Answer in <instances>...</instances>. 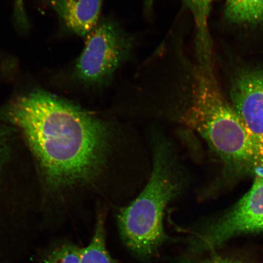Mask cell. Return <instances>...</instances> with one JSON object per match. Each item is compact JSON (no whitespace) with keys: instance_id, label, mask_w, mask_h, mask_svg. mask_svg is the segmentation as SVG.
I'll list each match as a JSON object with an SVG mask.
<instances>
[{"instance_id":"cell-1","label":"cell","mask_w":263,"mask_h":263,"mask_svg":"<svg viewBox=\"0 0 263 263\" xmlns=\"http://www.w3.org/2000/svg\"><path fill=\"white\" fill-rule=\"evenodd\" d=\"M3 113L54 186L111 197L129 146L122 124L41 90L16 98Z\"/></svg>"},{"instance_id":"cell-2","label":"cell","mask_w":263,"mask_h":263,"mask_svg":"<svg viewBox=\"0 0 263 263\" xmlns=\"http://www.w3.org/2000/svg\"><path fill=\"white\" fill-rule=\"evenodd\" d=\"M197 58L189 103L174 119L199 134L229 168L243 173L263 169V138L249 130L223 97L212 57Z\"/></svg>"},{"instance_id":"cell-3","label":"cell","mask_w":263,"mask_h":263,"mask_svg":"<svg viewBox=\"0 0 263 263\" xmlns=\"http://www.w3.org/2000/svg\"><path fill=\"white\" fill-rule=\"evenodd\" d=\"M151 141L153 164L149 180L136 199L117 213L121 238L130 251L149 258L166 241L163 218L167 206L182 195L185 185L175 147L166 137Z\"/></svg>"},{"instance_id":"cell-4","label":"cell","mask_w":263,"mask_h":263,"mask_svg":"<svg viewBox=\"0 0 263 263\" xmlns=\"http://www.w3.org/2000/svg\"><path fill=\"white\" fill-rule=\"evenodd\" d=\"M85 39L83 51L76 61L73 78L85 88L102 89L130 58L135 39L111 16L101 17Z\"/></svg>"},{"instance_id":"cell-5","label":"cell","mask_w":263,"mask_h":263,"mask_svg":"<svg viewBox=\"0 0 263 263\" xmlns=\"http://www.w3.org/2000/svg\"><path fill=\"white\" fill-rule=\"evenodd\" d=\"M263 232V174L224 215L207 227L196 239L197 251H212L236 236Z\"/></svg>"},{"instance_id":"cell-6","label":"cell","mask_w":263,"mask_h":263,"mask_svg":"<svg viewBox=\"0 0 263 263\" xmlns=\"http://www.w3.org/2000/svg\"><path fill=\"white\" fill-rule=\"evenodd\" d=\"M230 102L249 130L263 138V70L239 74L230 90Z\"/></svg>"},{"instance_id":"cell-7","label":"cell","mask_w":263,"mask_h":263,"mask_svg":"<svg viewBox=\"0 0 263 263\" xmlns=\"http://www.w3.org/2000/svg\"><path fill=\"white\" fill-rule=\"evenodd\" d=\"M103 0H51V4L68 31L86 38L101 18Z\"/></svg>"},{"instance_id":"cell-8","label":"cell","mask_w":263,"mask_h":263,"mask_svg":"<svg viewBox=\"0 0 263 263\" xmlns=\"http://www.w3.org/2000/svg\"><path fill=\"white\" fill-rule=\"evenodd\" d=\"M225 14L235 24H262L263 0H226Z\"/></svg>"},{"instance_id":"cell-9","label":"cell","mask_w":263,"mask_h":263,"mask_svg":"<svg viewBox=\"0 0 263 263\" xmlns=\"http://www.w3.org/2000/svg\"><path fill=\"white\" fill-rule=\"evenodd\" d=\"M80 263H117L108 253L106 243L104 214H98L89 244L81 249Z\"/></svg>"},{"instance_id":"cell-10","label":"cell","mask_w":263,"mask_h":263,"mask_svg":"<svg viewBox=\"0 0 263 263\" xmlns=\"http://www.w3.org/2000/svg\"><path fill=\"white\" fill-rule=\"evenodd\" d=\"M192 13L197 29L196 44L211 45L208 28V20L213 0H182Z\"/></svg>"},{"instance_id":"cell-11","label":"cell","mask_w":263,"mask_h":263,"mask_svg":"<svg viewBox=\"0 0 263 263\" xmlns=\"http://www.w3.org/2000/svg\"><path fill=\"white\" fill-rule=\"evenodd\" d=\"M81 248L69 242H58L49 246L43 254L40 263H80Z\"/></svg>"},{"instance_id":"cell-12","label":"cell","mask_w":263,"mask_h":263,"mask_svg":"<svg viewBox=\"0 0 263 263\" xmlns=\"http://www.w3.org/2000/svg\"><path fill=\"white\" fill-rule=\"evenodd\" d=\"M15 16L16 21L24 27L28 25L25 14L24 0H15Z\"/></svg>"},{"instance_id":"cell-13","label":"cell","mask_w":263,"mask_h":263,"mask_svg":"<svg viewBox=\"0 0 263 263\" xmlns=\"http://www.w3.org/2000/svg\"><path fill=\"white\" fill-rule=\"evenodd\" d=\"M202 263H241L237 261L224 258L219 256H214L212 258L206 259Z\"/></svg>"},{"instance_id":"cell-14","label":"cell","mask_w":263,"mask_h":263,"mask_svg":"<svg viewBox=\"0 0 263 263\" xmlns=\"http://www.w3.org/2000/svg\"><path fill=\"white\" fill-rule=\"evenodd\" d=\"M6 154L5 136L0 131V167H1L3 161L4 160Z\"/></svg>"},{"instance_id":"cell-15","label":"cell","mask_w":263,"mask_h":263,"mask_svg":"<svg viewBox=\"0 0 263 263\" xmlns=\"http://www.w3.org/2000/svg\"><path fill=\"white\" fill-rule=\"evenodd\" d=\"M154 0H144V8H145L146 11L148 12L151 11L154 4Z\"/></svg>"}]
</instances>
